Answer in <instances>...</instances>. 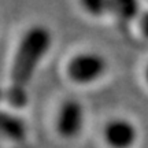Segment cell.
<instances>
[{
	"instance_id": "6da1fadb",
	"label": "cell",
	"mask_w": 148,
	"mask_h": 148,
	"mask_svg": "<svg viewBox=\"0 0 148 148\" xmlns=\"http://www.w3.org/2000/svg\"><path fill=\"white\" fill-rule=\"evenodd\" d=\"M51 45V36L45 27L33 26L21 37L11 64V78L15 84H25L36 71Z\"/></svg>"
},
{
	"instance_id": "7a4b0ae2",
	"label": "cell",
	"mask_w": 148,
	"mask_h": 148,
	"mask_svg": "<svg viewBox=\"0 0 148 148\" xmlns=\"http://www.w3.org/2000/svg\"><path fill=\"white\" fill-rule=\"evenodd\" d=\"M107 69L108 62L100 52L86 49L70 56L64 67V74L73 84L88 86L103 78Z\"/></svg>"
},
{
	"instance_id": "3957f363",
	"label": "cell",
	"mask_w": 148,
	"mask_h": 148,
	"mask_svg": "<svg viewBox=\"0 0 148 148\" xmlns=\"http://www.w3.org/2000/svg\"><path fill=\"white\" fill-rule=\"evenodd\" d=\"M85 107L77 99H66L55 115V130L64 140H74L84 132Z\"/></svg>"
},
{
	"instance_id": "277c9868",
	"label": "cell",
	"mask_w": 148,
	"mask_h": 148,
	"mask_svg": "<svg viewBox=\"0 0 148 148\" xmlns=\"http://www.w3.org/2000/svg\"><path fill=\"white\" fill-rule=\"evenodd\" d=\"M101 136L107 148H134L140 133L132 119L126 116H114L104 123Z\"/></svg>"
},
{
	"instance_id": "5b68a950",
	"label": "cell",
	"mask_w": 148,
	"mask_h": 148,
	"mask_svg": "<svg viewBox=\"0 0 148 148\" xmlns=\"http://www.w3.org/2000/svg\"><path fill=\"white\" fill-rule=\"evenodd\" d=\"M27 136V125L21 116L0 108V137L19 143Z\"/></svg>"
},
{
	"instance_id": "8992f818",
	"label": "cell",
	"mask_w": 148,
	"mask_h": 148,
	"mask_svg": "<svg viewBox=\"0 0 148 148\" xmlns=\"http://www.w3.org/2000/svg\"><path fill=\"white\" fill-rule=\"evenodd\" d=\"M144 77H145V81H147V85H148V66L145 67V73H144Z\"/></svg>"
},
{
	"instance_id": "52a82bcc",
	"label": "cell",
	"mask_w": 148,
	"mask_h": 148,
	"mask_svg": "<svg viewBox=\"0 0 148 148\" xmlns=\"http://www.w3.org/2000/svg\"><path fill=\"white\" fill-rule=\"evenodd\" d=\"M1 97H3V90L0 89V100H1Z\"/></svg>"
}]
</instances>
